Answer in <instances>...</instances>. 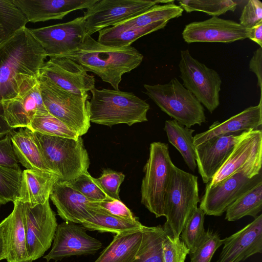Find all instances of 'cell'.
<instances>
[{
	"instance_id": "21",
	"label": "cell",
	"mask_w": 262,
	"mask_h": 262,
	"mask_svg": "<svg viewBox=\"0 0 262 262\" xmlns=\"http://www.w3.org/2000/svg\"><path fill=\"white\" fill-rule=\"evenodd\" d=\"M97 0H13L28 22L62 19L73 11L87 9Z\"/></svg>"
},
{
	"instance_id": "36",
	"label": "cell",
	"mask_w": 262,
	"mask_h": 262,
	"mask_svg": "<svg viewBox=\"0 0 262 262\" xmlns=\"http://www.w3.org/2000/svg\"><path fill=\"white\" fill-rule=\"evenodd\" d=\"M178 2L187 13L200 11L217 17L228 11L234 12L237 5L231 0H182Z\"/></svg>"
},
{
	"instance_id": "27",
	"label": "cell",
	"mask_w": 262,
	"mask_h": 262,
	"mask_svg": "<svg viewBox=\"0 0 262 262\" xmlns=\"http://www.w3.org/2000/svg\"><path fill=\"white\" fill-rule=\"evenodd\" d=\"M168 21H161L144 27H132L119 24L99 31L97 41L113 48L127 47L139 38L163 29Z\"/></svg>"
},
{
	"instance_id": "15",
	"label": "cell",
	"mask_w": 262,
	"mask_h": 262,
	"mask_svg": "<svg viewBox=\"0 0 262 262\" xmlns=\"http://www.w3.org/2000/svg\"><path fill=\"white\" fill-rule=\"evenodd\" d=\"M261 182V172L252 178L236 173L212 186L206 185L199 208L205 214L221 216L230 205Z\"/></svg>"
},
{
	"instance_id": "28",
	"label": "cell",
	"mask_w": 262,
	"mask_h": 262,
	"mask_svg": "<svg viewBox=\"0 0 262 262\" xmlns=\"http://www.w3.org/2000/svg\"><path fill=\"white\" fill-rule=\"evenodd\" d=\"M142 229L116 234L94 262H133L141 243Z\"/></svg>"
},
{
	"instance_id": "4",
	"label": "cell",
	"mask_w": 262,
	"mask_h": 262,
	"mask_svg": "<svg viewBox=\"0 0 262 262\" xmlns=\"http://www.w3.org/2000/svg\"><path fill=\"white\" fill-rule=\"evenodd\" d=\"M33 133L47 166L59 180L68 182L88 172L90 159L81 137L73 139Z\"/></svg>"
},
{
	"instance_id": "17",
	"label": "cell",
	"mask_w": 262,
	"mask_h": 262,
	"mask_svg": "<svg viewBox=\"0 0 262 262\" xmlns=\"http://www.w3.org/2000/svg\"><path fill=\"white\" fill-rule=\"evenodd\" d=\"M70 222L57 225L51 251L43 258L47 262L72 256L94 254L102 247L100 241L86 233L82 226Z\"/></svg>"
},
{
	"instance_id": "32",
	"label": "cell",
	"mask_w": 262,
	"mask_h": 262,
	"mask_svg": "<svg viewBox=\"0 0 262 262\" xmlns=\"http://www.w3.org/2000/svg\"><path fill=\"white\" fill-rule=\"evenodd\" d=\"M81 225L88 230L115 234L140 230L143 226L137 219L127 220L97 211Z\"/></svg>"
},
{
	"instance_id": "18",
	"label": "cell",
	"mask_w": 262,
	"mask_h": 262,
	"mask_svg": "<svg viewBox=\"0 0 262 262\" xmlns=\"http://www.w3.org/2000/svg\"><path fill=\"white\" fill-rule=\"evenodd\" d=\"M250 29L232 20L212 16L185 26L182 37L185 42L230 43L249 38Z\"/></svg>"
},
{
	"instance_id": "46",
	"label": "cell",
	"mask_w": 262,
	"mask_h": 262,
	"mask_svg": "<svg viewBox=\"0 0 262 262\" xmlns=\"http://www.w3.org/2000/svg\"><path fill=\"white\" fill-rule=\"evenodd\" d=\"M249 70L253 72L257 78V85L260 89V98L262 91V48L259 47L253 53L249 62Z\"/></svg>"
},
{
	"instance_id": "38",
	"label": "cell",
	"mask_w": 262,
	"mask_h": 262,
	"mask_svg": "<svg viewBox=\"0 0 262 262\" xmlns=\"http://www.w3.org/2000/svg\"><path fill=\"white\" fill-rule=\"evenodd\" d=\"M205 213L197 207L187 222L180 234L181 241L192 251L204 237L206 231L204 227Z\"/></svg>"
},
{
	"instance_id": "20",
	"label": "cell",
	"mask_w": 262,
	"mask_h": 262,
	"mask_svg": "<svg viewBox=\"0 0 262 262\" xmlns=\"http://www.w3.org/2000/svg\"><path fill=\"white\" fill-rule=\"evenodd\" d=\"M241 134L216 137L195 147L196 167L204 183L211 181L240 138Z\"/></svg>"
},
{
	"instance_id": "10",
	"label": "cell",
	"mask_w": 262,
	"mask_h": 262,
	"mask_svg": "<svg viewBox=\"0 0 262 262\" xmlns=\"http://www.w3.org/2000/svg\"><path fill=\"white\" fill-rule=\"evenodd\" d=\"M261 129L244 132L207 185L212 186L236 173H242L249 178H252L261 172Z\"/></svg>"
},
{
	"instance_id": "47",
	"label": "cell",
	"mask_w": 262,
	"mask_h": 262,
	"mask_svg": "<svg viewBox=\"0 0 262 262\" xmlns=\"http://www.w3.org/2000/svg\"><path fill=\"white\" fill-rule=\"evenodd\" d=\"M249 38L262 48V21L250 29Z\"/></svg>"
},
{
	"instance_id": "41",
	"label": "cell",
	"mask_w": 262,
	"mask_h": 262,
	"mask_svg": "<svg viewBox=\"0 0 262 262\" xmlns=\"http://www.w3.org/2000/svg\"><path fill=\"white\" fill-rule=\"evenodd\" d=\"M124 179L125 175L122 172L105 169L100 177L94 178V180L108 197L121 200L119 195V188Z\"/></svg>"
},
{
	"instance_id": "40",
	"label": "cell",
	"mask_w": 262,
	"mask_h": 262,
	"mask_svg": "<svg viewBox=\"0 0 262 262\" xmlns=\"http://www.w3.org/2000/svg\"><path fill=\"white\" fill-rule=\"evenodd\" d=\"M73 189L93 202H100L112 199L108 197L95 183L94 178L88 172L79 175L75 179L66 182Z\"/></svg>"
},
{
	"instance_id": "30",
	"label": "cell",
	"mask_w": 262,
	"mask_h": 262,
	"mask_svg": "<svg viewBox=\"0 0 262 262\" xmlns=\"http://www.w3.org/2000/svg\"><path fill=\"white\" fill-rule=\"evenodd\" d=\"M140 246L133 262H164L163 243L166 235L163 227L143 226Z\"/></svg>"
},
{
	"instance_id": "35",
	"label": "cell",
	"mask_w": 262,
	"mask_h": 262,
	"mask_svg": "<svg viewBox=\"0 0 262 262\" xmlns=\"http://www.w3.org/2000/svg\"><path fill=\"white\" fill-rule=\"evenodd\" d=\"M26 128L33 132L49 136L73 139L80 137L49 112L37 113Z\"/></svg>"
},
{
	"instance_id": "42",
	"label": "cell",
	"mask_w": 262,
	"mask_h": 262,
	"mask_svg": "<svg viewBox=\"0 0 262 262\" xmlns=\"http://www.w3.org/2000/svg\"><path fill=\"white\" fill-rule=\"evenodd\" d=\"M90 206L94 212H100L127 220L137 219L121 200L109 199L100 202L92 201Z\"/></svg>"
},
{
	"instance_id": "39",
	"label": "cell",
	"mask_w": 262,
	"mask_h": 262,
	"mask_svg": "<svg viewBox=\"0 0 262 262\" xmlns=\"http://www.w3.org/2000/svg\"><path fill=\"white\" fill-rule=\"evenodd\" d=\"M223 245V239L216 233L208 230L197 247L189 252L190 262H211L217 249Z\"/></svg>"
},
{
	"instance_id": "31",
	"label": "cell",
	"mask_w": 262,
	"mask_h": 262,
	"mask_svg": "<svg viewBox=\"0 0 262 262\" xmlns=\"http://www.w3.org/2000/svg\"><path fill=\"white\" fill-rule=\"evenodd\" d=\"M262 210V182L239 197L226 210L225 219L235 221L245 216L254 218Z\"/></svg>"
},
{
	"instance_id": "2",
	"label": "cell",
	"mask_w": 262,
	"mask_h": 262,
	"mask_svg": "<svg viewBox=\"0 0 262 262\" xmlns=\"http://www.w3.org/2000/svg\"><path fill=\"white\" fill-rule=\"evenodd\" d=\"M58 57L77 62L115 90H119L122 75L137 68L143 59V55L131 46L121 48L108 47L90 35L85 36L82 45L76 50Z\"/></svg>"
},
{
	"instance_id": "48",
	"label": "cell",
	"mask_w": 262,
	"mask_h": 262,
	"mask_svg": "<svg viewBox=\"0 0 262 262\" xmlns=\"http://www.w3.org/2000/svg\"><path fill=\"white\" fill-rule=\"evenodd\" d=\"M13 130L14 129L11 128L5 120L3 106L0 103V139Z\"/></svg>"
},
{
	"instance_id": "45",
	"label": "cell",
	"mask_w": 262,
	"mask_h": 262,
	"mask_svg": "<svg viewBox=\"0 0 262 262\" xmlns=\"http://www.w3.org/2000/svg\"><path fill=\"white\" fill-rule=\"evenodd\" d=\"M12 144L11 135L0 139V165L21 170Z\"/></svg>"
},
{
	"instance_id": "8",
	"label": "cell",
	"mask_w": 262,
	"mask_h": 262,
	"mask_svg": "<svg viewBox=\"0 0 262 262\" xmlns=\"http://www.w3.org/2000/svg\"><path fill=\"white\" fill-rule=\"evenodd\" d=\"M47 111L81 137L90 127V95L65 91L51 82L38 79Z\"/></svg>"
},
{
	"instance_id": "37",
	"label": "cell",
	"mask_w": 262,
	"mask_h": 262,
	"mask_svg": "<svg viewBox=\"0 0 262 262\" xmlns=\"http://www.w3.org/2000/svg\"><path fill=\"white\" fill-rule=\"evenodd\" d=\"M21 170L0 165V204L17 200L21 186Z\"/></svg>"
},
{
	"instance_id": "44",
	"label": "cell",
	"mask_w": 262,
	"mask_h": 262,
	"mask_svg": "<svg viewBox=\"0 0 262 262\" xmlns=\"http://www.w3.org/2000/svg\"><path fill=\"white\" fill-rule=\"evenodd\" d=\"M262 21V3L259 0H249L245 5L239 18V24L251 29Z\"/></svg>"
},
{
	"instance_id": "43",
	"label": "cell",
	"mask_w": 262,
	"mask_h": 262,
	"mask_svg": "<svg viewBox=\"0 0 262 262\" xmlns=\"http://www.w3.org/2000/svg\"><path fill=\"white\" fill-rule=\"evenodd\" d=\"M189 249L180 238H173L166 234L163 243L164 262H185Z\"/></svg>"
},
{
	"instance_id": "13",
	"label": "cell",
	"mask_w": 262,
	"mask_h": 262,
	"mask_svg": "<svg viewBox=\"0 0 262 262\" xmlns=\"http://www.w3.org/2000/svg\"><path fill=\"white\" fill-rule=\"evenodd\" d=\"M85 22L83 16L66 23L30 31L47 56L58 57L75 51L82 45L86 36Z\"/></svg>"
},
{
	"instance_id": "11",
	"label": "cell",
	"mask_w": 262,
	"mask_h": 262,
	"mask_svg": "<svg viewBox=\"0 0 262 262\" xmlns=\"http://www.w3.org/2000/svg\"><path fill=\"white\" fill-rule=\"evenodd\" d=\"M160 1L97 0L84 13L86 35L115 26L147 10Z\"/></svg>"
},
{
	"instance_id": "34",
	"label": "cell",
	"mask_w": 262,
	"mask_h": 262,
	"mask_svg": "<svg viewBox=\"0 0 262 262\" xmlns=\"http://www.w3.org/2000/svg\"><path fill=\"white\" fill-rule=\"evenodd\" d=\"M28 23L13 0H0V45Z\"/></svg>"
},
{
	"instance_id": "26",
	"label": "cell",
	"mask_w": 262,
	"mask_h": 262,
	"mask_svg": "<svg viewBox=\"0 0 262 262\" xmlns=\"http://www.w3.org/2000/svg\"><path fill=\"white\" fill-rule=\"evenodd\" d=\"M16 157L27 169L52 172L47 166L33 133L28 128H20L11 134Z\"/></svg>"
},
{
	"instance_id": "3",
	"label": "cell",
	"mask_w": 262,
	"mask_h": 262,
	"mask_svg": "<svg viewBox=\"0 0 262 262\" xmlns=\"http://www.w3.org/2000/svg\"><path fill=\"white\" fill-rule=\"evenodd\" d=\"M90 92V122L112 126L122 123L131 126L148 121L149 105L133 93L95 87Z\"/></svg>"
},
{
	"instance_id": "14",
	"label": "cell",
	"mask_w": 262,
	"mask_h": 262,
	"mask_svg": "<svg viewBox=\"0 0 262 262\" xmlns=\"http://www.w3.org/2000/svg\"><path fill=\"white\" fill-rule=\"evenodd\" d=\"M37 79L48 81L61 89L77 95L88 93L95 88L94 76L80 64L64 57H54L45 62Z\"/></svg>"
},
{
	"instance_id": "33",
	"label": "cell",
	"mask_w": 262,
	"mask_h": 262,
	"mask_svg": "<svg viewBox=\"0 0 262 262\" xmlns=\"http://www.w3.org/2000/svg\"><path fill=\"white\" fill-rule=\"evenodd\" d=\"M182 8L174 2L156 4L144 12L120 23L132 27H140L156 22L167 21L181 16L183 12Z\"/></svg>"
},
{
	"instance_id": "7",
	"label": "cell",
	"mask_w": 262,
	"mask_h": 262,
	"mask_svg": "<svg viewBox=\"0 0 262 262\" xmlns=\"http://www.w3.org/2000/svg\"><path fill=\"white\" fill-rule=\"evenodd\" d=\"M167 144H150L149 158L144 166L141 203L156 217L165 216V200L173 165Z\"/></svg>"
},
{
	"instance_id": "16",
	"label": "cell",
	"mask_w": 262,
	"mask_h": 262,
	"mask_svg": "<svg viewBox=\"0 0 262 262\" xmlns=\"http://www.w3.org/2000/svg\"><path fill=\"white\" fill-rule=\"evenodd\" d=\"M1 103L5 120L13 129L27 127L37 113L48 112L42 101L39 82L35 77L26 79L15 97Z\"/></svg>"
},
{
	"instance_id": "24",
	"label": "cell",
	"mask_w": 262,
	"mask_h": 262,
	"mask_svg": "<svg viewBox=\"0 0 262 262\" xmlns=\"http://www.w3.org/2000/svg\"><path fill=\"white\" fill-rule=\"evenodd\" d=\"M12 212L0 225L5 235L7 262H30L27 252L25 203L16 200Z\"/></svg>"
},
{
	"instance_id": "25",
	"label": "cell",
	"mask_w": 262,
	"mask_h": 262,
	"mask_svg": "<svg viewBox=\"0 0 262 262\" xmlns=\"http://www.w3.org/2000/svg\"><path fill=\"white\" fill-rule=\"evenodd\" d=\"M59 180L52 172L26 169L22 173L17 200L31 206L43 204L49 200L53 187Z\"/></svg>"
},
{
	"instance_id": "29",
	"label": "cell",
	"mask_w": 262,
	"mask_h": 262,
	"mask_svg": "<svg viewBox=\"0 0 262 262\" xmlns=\"http://www.w3.org/2000/svg\"><path fill=\"white\" fill-rule=\"evenodd\" d=\"M164 130L169 142L180 152L189 168L194 171L196 168L192 136L194 130L183 126L173 119L165 121Z\"/></svg>"
},
{
	"instance_id": "12",
	"label": "cell",
	"mask_w": 262,
	"mask_h": 262,
	"mask_svg": "<svg viewBox=\"0 0 262 262\" xmlns=\"http://www.w3.org/2000/svg\"><path fill=\"white\" fill-rule=\"evenodd\" d=\"M25 221L27 252L32 262L50 248L58 225L49 200L35 206L25 203Z\"/></svg>"
},
{
	"instance_id": "23",
	"label": "cell",
	"mask_w": 262,
	"mask_h": 262,
	"mask_svg": "<svg viewBox=\"0 0 262 262\" xmlns=\"http://www.w3.org/2000/svg\"><path fill=\"white\" fill-rule=\"evenodd\" d=\"M262 102L251 106L223 122H214L205 132L193 136V145L198 146L213 138L227 135L238 134L250 130L261 129Z\"/></svg>"
},
{
	"instance_id": "49",
	"label": "cell",
	"mask_w": 262,
	"mask_h": 262,
	"mask_svg": "<svg viewBox=\"0 0 262 262\" xmlns=\"http://www.w3.org/2000/svg\"><path fill=\"white\" fill-rule=\"evenodd\" d=\"M7 255V245L3 229L0 225V261L6 259Z\"/></svg>"
},
{
	"instance_id": "22",
	"label": "cell",
	"mask_w": 262,
	"mask_h": 262,
	"mask_svg": "<svg viewBox=\"0 0 262 262\" xmlns=\"http://www.w3.org/2000/svg\"><path fill=\"white\" fill-rule=\"evenodd\" d=\"M50 198L58 215L66 222L81 224L94 213L90 206L92 201L65 181L59 180L55 183Z\"/></svg>"
},
{
	"instance_id": "9",
	"label": "cell",
	"mask_w": 262,
	"mask_h": 262,
	"mask_svg": "<svg viewBox=\"0 0 262 262\" xmlns=\"http://www.w3.org/2000/svg\"><path fill=\"white\" fill-rule=\"evenodd\" d=\"M179 68L184 87L213 113L220 104L222 79L218 73L193 58L188 49L181 51Z\"/></svg>"
},
{
	"instance_id": "6",
	"label": "cell",
	"mask_w": 262,
	"mask_h": 262,
	"mask_svg": "<svg viewBox=\"0 0 262 262\" xmlns=\"http://www.w3.org/2000/svg\"><path fill=\"white\" fill-rule=\"evenodd\" d=\"M143 86L145 94L159 108L183 126L190 128L206 121L203 106L177 78L166 84Z\"/></svg>"
},
{
	"instance_id": "5",
	"label": "cell",
	"mask_w": 262,
	"mask_h": 262,
	"mask_svg": "<svg viewBox=\"0 0 262 262\" xmlns=\"http://www.w3.org/2000/svg\"><path fill=\"white\" fill-rule=\"evenodd\" d=\"M198 178L173 165L165 200L163 229L173 238L181 232L200 202Z\"/></svg>"
},
{
	"instance_id": "19",
	"label": "cell",
	"mask_w": 262,
	"mask_h": 262,
	"mask_svg": "<svg viewBox=\"0 0 262 262\" xmlns=\"http://www.w3.org/2000/svg\"><path fill=\"white\" fill-rule=\"evenodd\" d=\"M224 245L216 262H241L262 252V214L231 235Z\"/></svg>"
},
{
	"instance_id": "1",
	"label": "cell",
	"mask_w": 262,
	"mask_h": 262,
	"mask_svg": "<svg viewBox=\"0 0 262 262\" xmlns=\"http://www.w3.org/2000/svg\"><path fill=\"white\" fill-rule=\"evenodd\" d=\"M47 56L30 29L23 27L0 45V103L15 97L24 80L38 77Z\"/></svg>"
}]
</instances>
